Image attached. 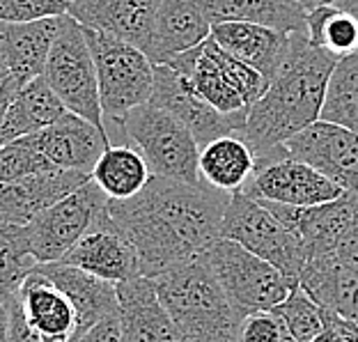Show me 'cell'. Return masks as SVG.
Here are the masks:
<instances>
[{
    "instance_id": "6da1fadb",
    "label": "cell",
    "mask_w": 358,
    "mask_h": 342,
    "mask_svg": "<svg viewBox=\"0 0 358 342\" xmlns=\"http://www.w3.org/2000/svg\"><path fill=\"white\" fill-rule=\"evenodd\" d=\"M232 193L200 182L152 177L127 200L108 198V216L134 243L141 273L148 278L205 255L221 239Z\"/></svg>"
},
{
    "instance_id": "7a4b0ae2",
    "label": "cell",
    "mask_w": 358,
    "mask_h": 342,
    "mask_svg": "<svg viewBox=\"0 0 358 342\" xmlns=\"http://www.w3.org/2000/svg\"><path fill=\"white\" fill-rule=\"evenodd\" d=\"M338 62L333 53L315 46L306 32H292L287 60L266 92L250 106L241 129L257 161L280 154L292 136L322 120L329 80Z\"/></svg>"
},
{
    "instance_id": "3957f363",
    "label": "cell",
    "mask_w": 358,
    "mask_h": 342,
    "mask_svg": "<svg viewBox=\"0 0 358 342\" xmlns=\"http://www.w3.org/2000/svg\"><path fill=\"white\" fill-rule=\"evenodd\" d=\"M179 342H239L243 315L234 311L205 255L154 278Z\"/></svg>"
},
{
    "instance_id": "277c9868",
    "label": "cell",
    "mask_w": 358,
    "mask_h": 342,
    "mask_svg": "<svg viewBox=\"0 0 358 342\" xmlns=\"http://www.w3.org/2000/svg\"><path fill=\"white\" fill-rule=\"evenodd\" d=\"M207 104L223 115L248 117V111L266 92L268 80L250 64L234 58L214 37L168 62Z\"/></svg>"
},
{
    "instance_id": "5b68a950",
    "label": "cell",
    "mask_w": 358,
    "mask_h": 342,
    "mask_svg": "<svg viewBox=\"0 0 358 342\" xmlns=\"http://www.w3.org/2000/svg\"><path fill=\"white\" fill-rule=\"evenodd\" d=\"M85 37L94 58L103 120L117 127L134 108L152 99L154 62L143 48L106 32L85 28Z\"/></svg>"
},
{
    "instance_id": "8992f818",
    "label": "cell",
    "mask_w": 358,
    "mask_h": 342,
    "mask_svg": "<svg viewBox=\"0 0 358 342\" xmlns=\"http://www.w3.org/2000/svg\"><path fill=\"white\" fill-rule=\"evenodd\" d=\"M117 129L145 157L152 177L200 182V145L189 127L168 111L148 101L129 113Z\"/></svg>"
},
{
    "instance_id": "52a82bcc",
    "label": "cell",
    "mask_w": 358,
    "mask_h": 342,
    "mask_svg": "<svg viewBox=\"0 0 358 342\" xmlns=\"http://www.w3.org/2000/svg\"><path fill=\"white\" fill-rule=\"evenodd\" d=\"M205 259L239 315L271 311L299 287L280 269L232 239H218Z\"/></svg>"
},
{
    "instance_id": "ba28073f",
    "label": "cell",
    "mask_w": 358,
    "mask_h": 342,
    "mask_svg": "<svg viewBox=\"0 0 358 342\" xmlns=\"http://www.w3.org/2000/svg\"><path fill=\"white\" fill-rule=\"evenodd\" d=\"M44 78L69 113L90 120L108 136L99 97V80H96L94 58L90 51L85 28L71 14L64 16L60 32L55 35L44 67Z\"/></svg>"
},
{
    "instance_id": "9c48e42d",
    "label": "cell",
    "mask_w": 358,
    "mask_h": 342,
    "mask_svg": "<svg viewBox=\"0 0 358 342\" xmlns=\"http://www.w3.org/2000/svg\"><path fill=\"white\" fill-rule=\"evenodd\" d=\"M221 239H232L299 283L308 253L294 232L273 211L243 191L232 193L223 216Z\"/></svg>"
},
{
    "instance_id": "30bf717a",
    "label": "cell",
    "mask_w": 358,
    "mask_h": 342,
    "mask_svg": "<svg viewBox=\"0 0 358 342\" xmlns=\"http://www.w3.org/2000/svg\"><path fill=\"white\" fill-rule=\"evenodd\" d=\"M10 306V342H69L78 331L71 299L35 266L23 278Z\"/></svg>"
},
{
    "instance_id": "8fae6325",
    "label": "cell",
    "mask_w": 358,
    "mask_h": 342,
    "mask_svg": "<svg viewBox=\"0 0 358 342\" xmlns=\"http://www.w3.org/2000/svg\"><path fill=\"white\" fill-rule=\"evenodd\" d=\"M106 205L108 195L94 184V179H90L80 189L64 195L60 202L23 225L26 246L35 262H60L64 253L99 221Z\"/></svg>"
},
{
    "instance_id": "7c38bea8",
    "label": "cell",
    "mask_w": 358,
    "mask_h": 342,
    "mask_svg": "<svg viewBox=\"0 0 358 342\" xmlns=\"http://www.w3.org/2000/svg\"><path fill=\"white\" fill-rule=\"evenodd\" d=\"M255 200L278 202L292 207H313L338 200L347 191L313 166L285 154L257 161L253 177L241 189Z\"/></svg>"
},
{
    "instance_id": "4fadbf2b",
    "label": "cell",
    "mask_w": 358,
    "mask_h": 342,
    "mask_svg": "<svg viewBox=\"0 0 358 342\" xmlns=\"http://www.w3.org/2000/svg\"><path fill=\"white\" fill-rule=\"evenodd\" d=\"M287 157L320 170L345 191H358V131L317 120L282 145Z\"/></svg>"
},
{
    "instance_id": "5bb4252c",
    "label": "cell",
    "mask_w": 358,
    "mask_h": 342,
    "mask_svg": "<svg viewBox=\"0 0 358 342\" xmlns=\"http://www.w3.org/2000/svg\"><path fill=\"white\" fill-rule=\"evenodd\" d=\"M154 106L175 115L195 136L200 148L227 134H241L246 120L223 115L195 92L193 85L168 64H154Z\"/></svg>"
},
{
    "instance_id": "9a60e30c",
    "label": "cell",
    "mask_w": 358,
    "mask_h": 342,
    "mask_svg": "<svg viewBox=\"0 0 358 342\" xmlns=\"http://www.w3.org/2000/svg\"><path fill=\"white\" fill-rule=\"evenodd\" d=\"M60 262L83 269L96 278L115 285L143 276L134 243L110 221L108 205H106V211L99 216V221L64 253Z\"/></svg>"
},
{
    "instance_id": "2e32d148",
    "label": "cell",
    "mask_w": 358,
    "mask_h": 342,
    "mask_svg": "<svg viewBox=\"0 0 358 342\" xmlns=\"http://www.w3.org/2000/svg\"><path fill=\"white\" fill-rule=\"evenodd\" d=\"M257 202H262L268 211H273L296 234L301 243H303L308 257H310L322 253H336L340 239L347 232L349 223L354 221L358 191H347L338 200L313 207H292L266 200Z\"/></svg>"
},
{
    "instance_id": "e0dca14e",
    "label": "cell",
    "mask_w": 358,
    "mask_h": 342,
    "mask_svg": "<svg viewBox=\"0 0 358 342\" xmlns=\"http://www.w3.org/2000/svg\"><path fill=\"white\" fill-rule=\"evenodd\" d=\"M211 26L205 0H161L145 53L154 64H168L205 42Z\"/></svg>"
},
{
    "instance_id": "ac0fdd59",
    "label": "cell",
    "mask_w": 358,
    "mask_h": 342,
    "mask_svg": "<svg viewBox=\"0 0 358 342\" xmlns=\"http://www.w3.org/2000/svg\"><path fill=\"white\" fill-rule=\"evenodd\" d=\"M32 141L55 168L78 170L87 175H92L96 161L101 159L106 148H110V138L76 113H64L44 131L32 134Z\"/></svg>"
},
{
    "instance_id": "d6986e66",
    "label": "cell",
    "mask_w": 358,
    "mask_h": 342,
    "mask_svg": "<svg viewBox=\"0 0 358 342\" xmlns=\"http://www.w3.org/2000/svg\"><path fill=\"white\" fill-rule=\"evenodd\" d=\"M90 179L92 175L87 173L53 168L10 184H0V218L16 225H28L32 218L60 202L64 195L80 189Z\"/></svg>"
},
{
    "instance_id": "ffe728a7",
    "label": "cell",
    "mask_w": 358,
    "mask_h": 342,
    "mask_svg": "<svg viewBox=\"0 0 358 342\" xmlns=\"http://www.w3.org/2000/svg\"><path fill=\"white\" fill-rule=\"evenodd\" d=\"M120 322L127 342H179L177 327L148 276L117 283Z\"/></svg>"
},
{
    "instance_id": "44dd1931",
    "label": "cell",
    "mask_w": 358,
    "mask_h": 342,
    "mask_svg": "<svg viewBox=\"0 0 358 342\" xmlns=\"http://www.w3.org/2000/svg\"><path fill=\"white\" fill-rule=\"evenodd\" d=\"M161 0H74L69 14L85 28L138 48L148 46Z\"/></svg>"
},
{
    "instance_id": "7402d4cb",
    "label": "cell",
    "mask_w": 358,
    "mask_h": 342,
    "mask_svg": "<svg viewBox=\"0 0 358 342\" xmlns=\"http://www.w3.org/2000/svg\"><path fill=\"white\" fill-rule=\"evenodd\" d=\"M299 287L322 311L358 324V269L338 253L308 257L299 273Z\"/></svg>"
},
{
    "instance_id": "603a6c76",
    "label": "cell",
    "mask_w": 358,
    "mask_h": 342,
    "mask_svg": "<svg viewBox=\"0 0 358 342\" xmlns=\"http://www.w3.org/2000/svg\"><path fill=\"white\" fill-rule=\"evenodd\" d=\"M211 37L234 58L257 69L268 83L278 74L292 48V32H280L257 23L223 21L211 26Z\"/></svg>"
},
{
    "instance_id": "cb8c5ba5",
    "label": "cell",
    "mask_w": 358,
    "mask_h": 342,
    "mask_svg": "<svg viewBox=\"0 0 358 342\" xmlns=\"http://www.w3.org/2000/svg\"><path fill=\"white\" fill-rule=\"evenodd\" d=\"M64 16L28 23L0 21V60L19 80L21 87L44 74L48 53H51Z\"/></svg>"
},
{
    "instance_id": "d4e9b609",
    "label": "cell",
    "mask_w": 358,
    "mask_h": 342,
    "mask_svg": "<svg viewBox=\"0 0 358 342\" xmlns=\"http://www.w3.org/2000/svg\"><path fill=\"white\" fill-rule=\"evenodd\" d=\"M39 266L71 299L78 315V331L99 322L101 317L120 315L115 283L96 278V276L83 271V269H76L64 262H46Z\"/></svg>"
},
{
    "instance_id": "484cf974",
    "label": "cell",
    "mask_w": 358,
    "mask_h": 342,
    "mask_svg": "<svg viewBox=\"0 0 358 342\" xmlns=\"http://www.w3.org/2000/svg\"><path fill=\"white\" fill-rule=\"evenodd\" d=\"M257 157L241 134H227L200 148L198 173L209 186L225 193L241 191L255 173Z\"/></svg>"
},
{
    "instance_id": "4316f807",
    "label": "cell",
    "mask_w": 358,
    "mask_h": 342,
    "mask_svg": "<svg viewBox=\"0 0 358 342\" xmlns=\"http://www.w3.org/2000/svg\"><path fill=\"white\" fill-rule=\"evenodd\" d=\"M64 113H69L67 106L60 101V97L46 83L44 74L37 76L12 101L3 124H0V141L5 145L10 141H16V138L44 131L46 127L58 122Z\"/></svg>"
},
{
    "instance_id": "83f0119b",
    "label": "cell",
    "mask_w": 358,
    "mask_h": 342,
    "mask_svg": "<svg viewBox=\"0 0 358 342\" xmlns=\"http://www.w3.org/2000/svg\"><path fill=\"white\" fill-rule=\"evenodd\" d=\"M211 23L243 21L280 32H306L308 10L296 0H205Z\"/></svg>"
},
{
    "instance_id": "f1b7e54d",
    "label": "cell",
    "mask_w": 358,
    "mask_h": 342,
    "mask_svg": "<svg viewBox=\"0 0 358 342\" xmlns=\"http://www.w3.org/2000/svg\"><path fill=\"white\" fill-rule=\"evenodd\" d=\"M92 179L110 200H127L150 184L152 173L134 145H110L96 161Z\"/></svg>"
},
{
    "instance_id": "f546056e",
    "label": "cell",
    "mask_w": 358,
    "mask_h": 342,
    "mask_svg": "<svg viewBox=\"0 0 358 342\" xmlns=\"http://www.w3.org/2000/svg\"><path fill=\"white\" fill-rule=\"evenodd\" d=\"M308 39L338 60L358 53V19L336 3L308 10Z\"/></svg>"
},
{
    "instance_id": "4dcf8cb0",
    "label": "cell",
    "mask_w": 358,
    "mask_h": 342,
    "mask_svg": "<svg viewBox=\"0 0 358 342\" xmlns=\"http://www.w3.org/2000/svg\"><path fill=\"white\" fill-rule=\"evenodd\" d=\"M322 120L358 131V53L347 55L333 69Z\"/></svg>"
},
{
    "instance_id": "1f68e13d",
    "label": "cell",
    "mask_w": 358,
    "mask_h": 342,
    "mask_svg": "<svg viewBox=\"0 0 358 342\" xmlns=\"http://www.w3.org/2000/svg\"><path fill=\"white\" fill-rule=\"evenodd\" d=\"M37 266L23 237V225L0 218V301H10L23 278Z\"/></svg>"
},
{
    "instance_id": "d6a6232c",
    "label": "cell",
    "mask_w": 358,
    "mask_h": 342,
    "mask_svg": "<svg viewBox=\"0 0 358 342\" xmlns=\"http://www.w3.org/2000/svg\"><path fill=\"white\" fill-rule=\"evenodd\" d=\"M271 311L282 320L292 342H313L327 327L324 311L301 287L292 290V294Z\"/></svg>"
},
{
    "instance_id": "836d02e7",
    "label": "cell",
    "mask_w": 358,
    "mask_h": 342,
    "mask_svg": "<svg viewBox=\"0 0 358 342\" xmlns=\"http://www.w3.org/2000/svg\"><path fill=\"white\" fill-rule=\"evenodd\" d=\"M53 168L55 166L37 148L32 136H23L0 145V184H10L16 179L46 173Z\"/></svg>"
},
{
    "instance_id": "e575fe53",
    "label": "cell",
    "mask_w": 358,
    "mask_h": 342,
    "mask_svg": "<svg viewBox=\"0 0 358 342\" xmlns=\"http://www.w3.org/2000/svg\"><path fill=\"white\" fill-rule=\"evenodd\" d=\"M74 0H0V21L28 23L69 14Z\"/></svg>"
},
{
    "instance_id": "d590c367",
    "label": "cell",
    "mask_w": 358,
    "mask_h": 342,
    "mask_svg": "<svg viewBox=\"0 0 358 342\" xmlns=\"http://www.w3.org/2000/svg\"><path fill=\"white\" fill-rule=\"evenodd\" d=\"M239 342H292V338L278 315L273 311H262L243 317Z\"/></svg>"
},
{
    "instance_id": "8d00e7d4",
    "label": "cell",
    "mask_w": 358,
    "mask_h": 342,
    "mask_svg": "<svg viewBox=\"0 0 358 342\" xmlns=\"http://www.w3.org/2000/svg\"><path fill=\"white\" fill-rule=\"evenodd\" d=\"M69 342H127L124 331H122L120 315L101 317L99 322L76 331Z\"/></svg>"
},
{
    "instance_id": "74e56055",
    "label": "cell",
    "mask_w": 358,
    "mask_h": 342,
    "mask_svg": "<svg viewBox=\"0 0 358 342\" xmlns=\"http://www.w3.org/2000/svg\"><path fill=\"white\" fill-rule=\"evenodd\" d=\"M21 90H23L21 83L14 78L12 71L5 67V62L0 60V124H3L7 111H10L12 101L16 99V94H19Z\"/></svg>"
},
{
    "instance_id": "f35d334b",
    "label": "cell",
    "mask_w": 358,
    "mask_h": 342,
    "mask_svg": "<svg viewBox=\"0 0 358 342\" xmlns=\"http://www.w3.org/2000/svg\"><path fill=\"white\" fill-rule=\"evenodd\" d=\"M336 253L345 259L347 264H352L354 269H358V202H356V214H354V221L349 223L347 232L343 234L340 239Z\"/></svg>"
},
{
    "instance_id": "ab89813d",
    "label": "cell",
    "mask_w": 358,
    "mask_h": 342,
    "mask_svg": "<svg viewBox=\"0 0 358 342\" xmlns=\"http://www.w3.org/2000/svg\"><path fill=\"white\" fill-rule=\"evenodd\" d=\"M0 342H10V306L0 301Z\"/></svg>"
},
{
    "instance_id": "60d3db41",
    "label": "cell",
    "mask_w": 358,
    "mask_h": 342,
    "mask_svg": "<svg viewBox=\"0 0 358 342\" xmlns=\"http://www.w3.org/2000/svg\"><path fill=\"white\" fill-rule=\"evenodd\" d=\"M313 342H345V340H343V336H340V333H338L336 329L324 327V331H322L320 336H317Z\"/></svg>"
},
{
    "instance_id": "b9f144b4",
    "label": "cell",
    "mask_w": 358,
    "mask_h": 342,
    "mask_svg": "<svg viewBox=\"0 0 358 342\" xmlns=\"http://www.w3.org/2000/svg\"><path fill=\"white\" fill-rule=\"evenodd\" d=\"M299 5H303L306 10H315L320 5H329V3H336V0H296Z\"/></svg>"
},
{
    "instance_id": "7bdbcfd3",
    "label": "cell",
    "mask_w": 358,
    "mask_h": 342,
    "mask_svg": "<svg viewBox=\"0 0 358 342\" xmlns=\"http://www.w3.org/2000/svg\"><path fill=\"white\" fill-rule=\"evenodd\" d=\"M336 5L345 7V10H349V12H354L358 7V0H336Z\"/></svg>"
},
{
    "instance_id": "ee69618b",
    "label": "cell",
    "mask_w": 358,
    "mask_h": 342,
    "mask_svg": "<svg viewBox=\"0 0 358 342\" xmlns=\"http://www.w3.org/2000/svg\"><path fill=\"white\" fill-rule=\"evenodd\" d=\"M354 14H356V19H358V7H356V10H354Z\"/></svg>"
},
{
    "instance_id": "f6af8a7d",
    "label": "cell",
    "mask_w": 358,
    "mask_h": 342,
    "mask_svg": "<svg viewBox=\"0 0 358 342\" xmlns=\"http://www.w3.org/2000/svg\"><path fill=\"white\" fill-rule=\"evenodd\" d=\"M0 145H3V141H0Z\"/></svg>"
}]
</instances>
